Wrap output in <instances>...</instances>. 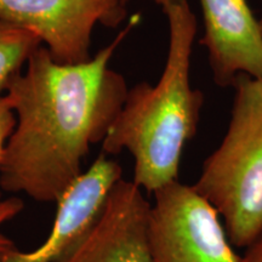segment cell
I'll use <instances>...</instances> for the list:
<instances>
[{"label":"cell","mask_w":262,"mask_h":262,"mask_svg":"<svg viewBox=\"0 0 262 262\" xmlns=\"http://www.w3.org/2000/svg\"><path fill=\"white\" fill-rule=\"evenodd\" d=\"M140 15L112 42L80 64H60L41 45L6 90L16 127L0 164V187L56 203L83 173L91 146L102 142L129 88L110 62Z\"/></svg>","instance_id":"obj_1"},{"label":"cell","mask_w":262,"mask_h":262,"mask_svg":"<svg viewBox=\"0 0 262 262\" xmlns=\"http://www.w3.org/2000/svg\"><path fill=\"white\" fill-rule=\"evenodd\" d=\"M168 21L166 61L155 85L129 89L124 106L102 143V153L127 150L134 159L133 182L155 193L179 181L186 146L194 137L204 96L191 84L196 17L189 0H155Z\"/></svg>","instance_id":"obj_2"},{"label":"cell","mask_w":262,"mask_h":262,"mask_svg":"<svg viewBox=\"0 0 262 262\" xmlns=\"http://www.w3.org/2000/svg\"><path fill=\"white\" fill-rule=\"evenodd\" d=\"M224 139L193 187L217 210L235 248L262 234V78L239 75Z\"/></svg>","instance_id":"obj_3"},{"label":"cell","mask_w":262,"mask_h":262,"mask_svg":"<svg viewBox=\"0 0 262 262\" xmlns=\"http://www.w3.org/2000/svg\"><path fill=\"white\" fill-rule=\"evenodd\" d=\"M153 196L148 239L156 262H243L217 210L193 185L175 181Z\"/></svg>","instance_id":"obj_4"},{"label":"cell","mask_w":262,"mask_h":262,"mask_svg":"<svg viewBox=\"0 0 262 262\" xmlns=\"http://www.w3.org/2000/svg\"><path fill=\"white\" fill-rule=\"evenodd\" d=\"M126 16L120 0H0V19L35 33L60 64L89 61L96 25L117 28Z\"/></svg>","instance_id":"obj_5"},{"label":"cell","mask_w":262,"mask_h":262,"mask_svg":"<svg viewBox=\"0 0 262 262\" xmlns=\"http://www.w3.org/2000/svg\"><path fill=\"white\" fill-rule=\"evenodd\" d=\"M120 180V164L101 152L56 202L51 231L40 247L28 253L15 249L0 262H61L93 227Z\"/></svg>","instance_id":"obj_6"},{"label":"cell","mask_w":262,"mask_h":262,"mask_svg":"<svg viewBox=\"0 0 262 262\" xmlns=\"http://www.w3.org/2000/svg\"><path fill=\"white\" fill-rule=\"evenodd\" d=\"M149 209L142 189L120 180L93 227L61 262H156L148 239Z\"/></svg>","instance_id":"obj_7"},{"label":"cell","mask_w":262,"mask_h":262,"mask_svg":"<svg viewBox=\"0 0 262 262\" xmlns=\"http://www.w3.org/2000/svg\"><path fill=\"white\" fill-rule=\"evenodd\" d=\"M215 83L232 86L239 75L262 78V28L247 0H199Z\"/></svg>","instance_id":"obj_8"},{"label":"cell","mask_w":262,"mask_h":262,"mask_svg":"<svg viewBox=\"0 0 262 262\" xmlns=\"http://www.w3.org/2000/svg\"><path fill=\"white\" fill-rule=\"evenodd\" d=\"M41 45L35 33L0 19V95L6 93Z\"/></svg>","instance_id":"obj_9"},{"label":"cell","mask_w":262,"mask_h":262,"mask_svg":"<svg viewBox=\"0 0 262 262\" xmlns=\"http://www.w3.org/2000/svg\"><path fill=\"white\" fill-rule=\"evenodd\" d=\"M22 210H24L22 199L17 196L2 198L0 195V257L16 249L14 241L3 232V226L19 215Z\"/></svg>","instance_id":"obj_10"},{"label":"cell","mask_w":262,"mask_h":262,"mask_svg":"<svg viewBox=\"0 0 262 262\" xmlns=\"http://www.w3.org/2000/svg\"><path fill=\"white\" fill-rule=\"evenodd\" d=\"M16 127V114L8 95H0V164L4 159L6 145Z\"/></svg>","instance_id":"obj_11"},{"label":"cell","mask_w":262,"mask_h":262,"mask_svg":"<svg viewBox=\"0 0 262 262\" xmlns=\"http://www.w3.org/2000/svg\"><path fill=\"white\" fill-rule=\"evenodd\" d=\"M243 262H262V234L250 247L247 248Z\"/></svg>","instance_id":"obj_12"},{"label":"cell","mask_w":262,"mask_h":262,"mask_svg":"<svg viewBox=\"0 0 262 262\" xmlns=\"http://www.w3.org/2000/svg\"><path fill=\"white\" fill-rule=\"evenodd\" d=\"M120 2H122V4L123 5H125V6H127V3L130 2V0H120Z\"/></svg>","instance_id":"obj_13"},{"label":"cell","mask_w":262,"mask_h":262,"mask_svg":"<svg viewBox=\"0 0 262 262\" xmlns=\"http://www.w3.org/2000/svg\"><path fill=\"white\" fill-rule=\"evenodd\" d=\"M261 3H262V0H261ZM258 22H260V26H261V28H262V14L260 16V18H258Z\"/></svg>","instance_id":"obj_14"}]
</instances>
